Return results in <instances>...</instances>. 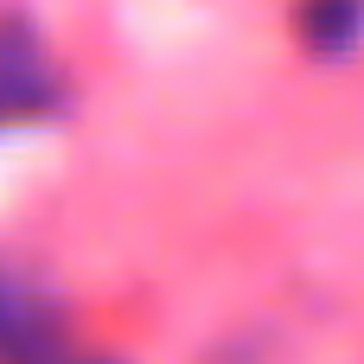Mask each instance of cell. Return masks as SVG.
Wrapping results in <instances>:
<instances>
[{"label": "cell", "instance_id": "1", "mask_svg": "<svg viewBox=\"0 0 364 364\" xmlns=\"http://www.w3.org/2000/svg\"><path fill=\"white\" fill-rule=\"evenodd\" d=\"M364 32V0H301V38L314 51H346Z\"/></svg>", "mask_w": 364, "mask_h": 364}]
</instances>
